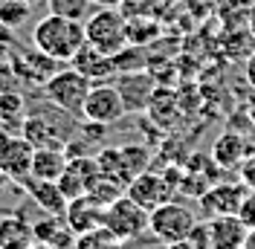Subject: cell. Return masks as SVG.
Returning a JSON list of instances; mask_svg holds the SVG:
<instances>
[{"instance_id":"cell-44","label":"cell","mask_w":255,"mask_h":249,"mask_svg":"<svg viewBox=\"0 0 255 249\" xmlns=\"http://www.w3.org/2000/svg\"><path fill=\"white\" fill-rule=\"evenodd\" d=\"M32 249H55V247H49V244H41V241H35V247Z\"/></svg>"},{"instance_id":"cell-31","label":"cell","mask_w":255,"mask_h":249,"mask_svg":"<svg viewBox=\"0 0 255 249\" xmlns=\"http://www.w3.org/2000/svg\"><path fill=\"white\" fill-rule=\"evenodd\" d=\"M128 35H130V44H145V41H151V35H157L154 15H130L128 17Z\"/></svg>"},{"instance_id":"cell-18","label":"cell","mask_w":255,"mask_h":249,"mask_svg":"<svg viewBox=\"0 0 255 249\" xmlns=\"http://www.w3.org/2000/svg\"><path fill=\"white\" fill-rule=\"evenodd\" d=\"M35 241L49 244L55 249H73L76 247V232L70 229V223L64 215H47L44 220H35Z\"/></svg>"},{"instance_id":"cell-12","label":"cell","mask_w":255,"mask_h":249,"mask_svg":"<svg viewBox=\"0 0 255 249\" xmlns=\"http://www.w3.org/2000/svg\"><path fill=\"white\" fill-rule=\"evenodd\" d=\"M70 67H76L79 73L90 78L93 84H102V81H113L116 78V67H113V58L105 55L102 49H96L93 44H81V49L70 58Z\"/></svg>"},{"instance_id":"cell-10","label":"cell","mask_w":255,"mask_h":249,"mask_svg":"<svg viewBox=\"0 0 255 249\" xmlns=\"http://www.w3.org/2000/svg\"><path fill=\"white\" fill-rule=\"evenodd\" d=\"M9 61H12V67H15L17 78L23 81V84H32V87H44V81H47L58 67H61V61H55V58H49V55H44V52H38V49H12L9 52Z\"/></svg>"},{"instance_id":"cell-42","label":"cell","mask_w":255,"mask_h":249,"mask_svg":"<svg viewBox=\"0 0 255 249\" xmlns=\"http://www.w3.org/2000/svg\"><path fill=\"white\" fill-rule=\"evenodd\" d=\"M250 124H253V127H255V102H253V105H250Z\"/></svg>"},{"instance_id":"cell-45","label":"cell","mask_w":255,"mask_h":249,"mask_svg":"<svg viewBox=\"0 0 255 249\" xmlns=\"http://www.w3.org/2000/svg\"><path fill=\"white\" fill-rule=\"evenodd\" d=\"M171 3H183V0H159V6H171Z\"/></svg>"},{"instance_id":"cell-32","label":"cell","mask_w":255,"mask_h":249,"mask_svg":"<svg viewBox=\"0 0 255 249\" xmlns=\"http://www.w3.org/2000/svg\"><path fill=\"white\" fill-rule=\"evenodd\" d=\"M183 6H186V12L191 17H200V20H206L218 12V6H221V0H183Z\"/></svg>"},{"instance_id":"cell-1","label":"cell","mask_w":255,"mask_h":249,"mask_svg":"<svg viewBox=\"0 0 255 249\" xmlns=\"http://www.w3.org/2000/svg\"><path fill=\"white\" fill-rule=\"evenodd\" d=\"M84 41H87L84 20H76V17H64L49 12L47 17H41L32 26V47L61 64L64 61L70 64V58L81 49Z\"/></svg>"},{"instance_id":"cell-35","label":"cell","mask_w":255,"mask_h":249,"mask_svg":"<svg viewBox=\"0 0 255 249\" xmlns=\"http://www.w3.org/2000/svg\"><path fill=\"white\" fill-rule=\"evenodd\" d=\"M238 218L247 223V229H255V191H253V188H250V191H247V197L241 200Z\"/></svg>"},{"instance_id":"cell-27","label":"cell","mask_w":255,"mask_h":249,"mask_svg":"<svg viewBox=\"0 0 255 249\" xmlns=\"http://www.w3.org/2000/svg\"><path fill=\"white\" fill-rule=\"evenodd\" d=\"M73 249H122V241L108 226H99V229L76 235V247Z\"/></svg>"},{"instance_id":"cell-4","label":"cell","mask_w":255,"mask_h":249,"mask_svg":"<svg viewBox=\"0 0 255 249\" xmlns=\"http://www.w3.org/2000/svg\"><path fill=\"white\" fill-rule=\"evenodd\" d=\"M177 191H183V177H180V174L174 177V171H154V168L136 174L125 188L128 197L136 200L142 209H148V212H154L162 203L174 200Z\"/></svg>"},{"instance_id":"cell-5","label":"cell","mask_w":255,"mask_h":249,"mask_svg":"<svg viewBox=\"0 0 255 249\" xmlns=\"http://www.w3.org/2000/svg\"><path fill=\"white\" fill-rule=\"evenodd\" d=\"M194 226H197V215L191 212L189 206H183V203H177V200H168L151 212L148 232L154 235L159 244L168 247V244H177V241H186Z\"/></svg>"},{"instance_id":"cell-41","label":"cell","mask_w":255,"mask_h":249,"mask_svg":"<svg viewBox=\"0 0 255 249\" xmlns=\"http://www.w3.org/2000/svg\"><path fill=\"white\" fill-rule=\"evenodd\" d=\"M9 183H12V180H9V177H6V174H3V168H0V194H3V191H6V186H9Z\"/></svg>"},{"instance_id":"cell-23","label":"cell","mask_w":255,"mask_h":249,"mask_svg":"<svg viewBox=\"0 0 255 249\" xmlns=\"http://www.w3.org/2000/svg\"><path fill=\"white\" fill-rule=\"evenodd\" d=\"M253 0H221L215 17L221 20L223 29H244L250 26V15H253Z\"/></svg>"},{"instance_id":"cell-22","label":"cell","mask_w":255,"mask_h":249,"mask_svg":"<svg viewBox=\"0 0 255 249\" xmlns=\"http://www.w3.org/2000/svg\"><path fill=\"white\" fill-rule=\"evenodd\" d=\"M221 38H223L221 41L223 58H229V61H247L255 52V35L250 32V26H244V29H223Z\"/></svg>"},{"instance_id":"cell-26","label":"cell","mask_w":255,"mask_h":249,"mask_svg":"<svg viewBox=\"0 0 255 249\" xmlns=\"http://www.w3.org/2000/svg\"><path fill=\"white\" fill-rule=\"evenodd\" d=\"M148 52L142 49V44H128L125 49H119L113 55V67H116V76L119 73H136V70H148Z\"/></svg>"},{"instance_id":"cell-20","label":"cell","mask_w":255,"mask_h":249,"mask_svg":"<svg viewBox=\"0 0 255 249\" xmlns=\"http://www.w3.org/2000/svg\"><path fill=\"white\" fill-rule=\"evenodd\" d=\"M35 247V226L23 215L0 218V249H32Z\"/></svg>"},{"instance_id":"cell-25","label":"cell","mask_w":255,"mask_h":249,"mask_svg":"<svg viewBox=\"0 0 255 249\" xmlns=\"http://www.w3.org/2000/svg\"><path fill=\"white\" fill-rule=\"evenodd\" d=\"M119 159H122V177H125V188L128 183L151 168V148L145 145H122L119 148Z\"/></svg>"},{"instance_id":"cell-38","label":"cell","mask_w":255,"mask_h":249,"mask_svg":"<svg viewBox=\"0 0 255 249\" xmlns=\"http://www.w3.org/2000/svg\"><path fill=\"white\" fill-rule=\"evenodd\" d=\"M93 6H99V9H102V6H113V9H119L122 0H93Z\"/></svg>"},{"instance_id":"cell-46","label":"cell","mask_w":255,"mask_h":249,"mask_svg":"<svg viewBox=\"0 0 255 249\" xmlns=\"http://www.w3.org/2000/svg\"><path fill=\"white\" fill-rule=\"evenodd\" d=\"M26 3H38V0H26Z\"/></svg>"},{"instance_id":"cell-6","label":"cell","mask_w":255,"mask_h":249,"mask_svg":"<svg viewBox=\"0 0 255 249\" xmlns=\"http://www.w3.org/2000/svg\"><path fill=\"white\" fill-rule=\"evenodd\" d=\"M148 223H151V212L142 209L136 200H130L128 194H122L119 200H113L105 209V226L111 229L122 244L130 241H139L148 232Z\"/></svg>"},{"instance_id":"cell-2","label":"cell","mask_w":255,"mask_h":249,"mask_svg":"<svg viewBox=\"0 0 255 249\" xmlns=\"http://www.w3.org/2000/svg\"><path fill=\"white\" fill-rule=\"evenodd\" d=\"M93 81L79 73L76 67H58L52 76L44 81V96L55 110H61L67 116H84V102L90 93Z\"/></svg>"},{"instance_id":"cell-9","label":"cell","mask_w":255,"mask_h":249,"mask_svg":"<svg viewBox=\"0 0 255 249\" xmlns=\"http://www.w3.org/2000/svg\"><path fill=\"white\" fill-rule=\"evenodd\" d=\"M113 84H116V90L122 93V102H125L128 113H145L151 96H154V90L159 87L154 73H148V70L119 73V76L113 78Z\"/></svg>"},{"instance_id":"cell-19","label":"cell","mask_w":255,"mask_h":249,"mask_svg":"<svg viewBox=\"0 0 255 249\" xmlns=\"http://www.w3.org/2000/svg\"><path fill=\"white\" fill-rule=\"evenodd\" d=\"M247 154H250V145H247V139L238 130H223L215 139V148H212V159L221 168H241Z\"/></svg>"},{"instance_id":"cell-21","label":"cell","mask_w":255,"mask_h":249,"mask_svg":"<svg viewBox=\"0 0 255 249\" xmlns=\"http://www.w3.org/2000/svg\"><path fill=\"white\" fill-rule=\"evenodd\" d=\"M67 151L64 148H35V159H32V177L41 180H58L67 168Z\"/></svg>"},{"instance_id":"cell-40","label":"cell","mask_w":255,"mask_h":249,"mask_svg":"<svg viewBox=\"0 0 255 249\" xmlns=\"http://www.w3.org/2000/svg\"><path fill=\"white\" fill-rule=\"evenodd\" d=\"M168 249H197V247H191L189 241H177V244H168Z\"/></svg>"},{"instance_id":"cell-28","label":"cell","mask_w":255,"mask_h":249,"mask_svg":"<svg viewBox=\"0 0 255 249\" xmlns=\"http://www.w3.org/2000/svg\"><path fill=\"white\" fill-rule=\"evenodd\" d=\"M87 194H90L99 206H105V209H108L113 200H119V197L125 194V186H122V183H116V180H111V177H105V174H99L93 183H90Z\"/></svg>"},{"instance_id":"cell-43","label":"cell","mask_w":255,"mask_h":249,"mask_svg":"<svg viewBox=\"0 0 255 249\" xmlns=\"http://www.w3.org/2000/svg\"><path fill=\"white\" fill-rule=\"evenodd\" d=\"M250 32L255 35V6H253V15H250Z\"/></svg>"},{"instance_id":"cell-17","label":"cell","mask_w":255,"mask_h":249,"mask_svg":"<svg viewBox=\"0 0 255 249\" xmlns=\"http://www.w3.org/2000/svg\"><path fill=\"white\" fill-rule=\"evenodd\" d=\"M148 119L157 124L159 130H168V127H174L180 122V99H177L174 90H168V87H157L154 96H151V102H148Z\"/></svg>"},{"instance_id":"cell-7","label":"cell","mask_w":255,"mask_h":249,"mask_svg":"<svg viewBox=\"0 0 255 249\" xmlns=\"http://www.w3.org/2000/svg\"><path fill=\"white\" fill-rule=\"evenodd\" d=\"M32 159H35V145L23 133L15 130H0V168L12 183H23L32 174Z\"/></svg>"},{"instance_id":"cell-11","label":"cell","mask_w":255,"mask_h":249,"mask_svg":"<svg viewBox=\"0 0 255 249\" xmlns=\"http://www.w3.org/2000/svg\"><path fill=\"white\" fill-rule=\"evenodd\" d=\"M20 188L26 191V197H29L44 215H64L67 212V197H64V191L58 188V180H41V177H26Z\"/></svg>"},{"instance_id":"cell-29","label":"cell","mask_w":255,"mask_h":249,"mask_svg":"<svg viewBox=\"0 0 255 249\" xmlns=\"http://www.w3.org/2000/svg\"><path fill=\"white\" fill-rule=\"evenodd\" d=\"M29 9L32 3H26V0H0V26H6V29L20 26L29 17Z\"/></svg>"},{"instance_id":"cell-8","label":"cell","mask_w":255,"mask_h":249,"mask_svg":"<svg viewBox=\"0 0 255 249\" xmlns=\"http://www.w3.org/2000/svg\"><path fill=\"white\" fill-rule=\"evenodd\" d=\"M128 113L125 102H122V93L116 90L113 81H102V84H93L90 93H87V102H84V116L87 122H99V124H116L122 116Z\"/></svg>"},{"instance_id":"cell-33","label":"cell","mask_w":255,"mask_h":249,"mask_svg":"<svg viewBox=\"0 0 255 249\" xmlns=\"http://www.w3.org/2000/svg\"><path fill=\"white\" fill-rule=\"evenodd\" d=\"M157 6H159V0H122L119 9L130 17V15H154Z\"/></svg>"},{"instance_id":"cell-16","label":"cell","mask_w":255,"mask_h":249,"mask_svg":"<svg viewBox=\"0 0 255 249\" xmlns=\"http://www.w3.org/2000/svg\"><path fill=\"white\" fill-rule=\"evenodd\" d=\"M20 133L35 145V148H67L70 136H64L58 130V124L52 122L49 116H26L20 124Z\"/></svg>"},{"instance_id":"cell-15","label":"cell","mask_w":255,"mask_h":249,"mask_svg":"<svg viewBox=\"0 0 255 249\" xmlns=\"http://www.w3.org/2000/svg\"><path fill=\"white\" fill-rule=\"evenodd\" d=\"M64 218H67L70 229L76 235L90 232V229L105 226V206H99L90 194H81V197H73V200L67 203Z\"/></svg>"},{"instance_id":"cell-30","label":"cell","mask_w":255,"mask_h":249,"mask_svg":"<svg viewBox=\"0 0 255 249\" xmlns=\"http://www.w3.org/2000/svg\"><path fill=\"white\" fill-rule=\"evenodd\" d=\"M90 6H93V0H47V9L52 15L76 17V20H84L90 15Z\"/></svg>"},{"instance_id":"cell-34","label":"cell","mask_w":255,"mask_h":249,"mask_svg":"<svg viewBox=\"0 0 255 249\" xmlns=\"http://www.w3.org/2000/svg\"><path fill=\"white\" fill-rule=\"evenodd\" d=\"M17 84H20V78H17L12 61H9V58H0V93H9V90H15Z\"/></svg>"},{"instance_id":"cell-13","label":"cell","mask_w":255,"mask_h":249,"mask_svg":"<svg viewBox=\"0 0 255 249\" xmlns=\"http://www.w3.org/2000/svg\"><path fill=\"white\" fill-rule=\"evenodd\" d=\"M250 188L244 183H218L209 191H203V209H206L209 218H218V215H238L241 200L247 197Z\"/></svg>"},{"instance_id":"cell-14","label":"cell","mask_w":255,"mask_h":249,"mask_svg":"<svg viewBox=\"0 0 255 249\" xmlns=\"http://www.w3.org/2000/svg\"><path fill=\"white\" fill-rule=\"evenodd\" d=\"M247 223L238 215H218L209 218V238H212V249H244L247 241Z\"/></svg>"},{"instance_id":"cell-37","label":"cell","mask_w":255,"mask_h":249,"mask_svg":"<svg viewBox=\"0 0 255 249\" xmlns=\"http://www.w3.org/2000/svg\"><path fill=\"white\" fill-rule=\"evenodd\" d=\"M247 81L253 84V90H255V52L247 58Z\"/></svg>"},{"instance_id":"cell-47","label":"cell","mask_w":255,"mask_h":249,"mask_svg":"<svg viewBox=\"0 0 255 249\" xmlns=\"http://www.w3.org/2000/svg\"><path fill=\"white\" fill-rule=\"evenodd\" d=\"M253 3H255V0H253Z\"/></svg>"},{"instance_id":"cell-3","label":"cell","mask_w":255,"mask_h":249,"mask_svg":"<svg viewBox=\"0 0 255 249\" xmlns=\"http://www.w3.org/2000/svg\"><path fill=\"white\" fill-rule=\"evenodd\" d=\"M84 29H87V44H93L96 49H102L111 58L130 44L128 15L122 9H113V6H102L99 12H93L84 20Z\"/></svg>"},{"instance_id":"cell-36","label":"cell","mask_w":255,"mask_h":249,"mask_svg":"<svg viewBox=\"0 0 255 249\" xmlns=\"http://www.w3.org/2000/svg\"><path fill=\"white\" fill-rule=\"evenodd\" d=\"M238 171H241V183L255 191V154H247V159L241 162Z\"/></svg>"},{"instance_id":"cell-24","label":"cell","mask_w":255,"mask_h":249,"mask_svg":"<svg viewBox=\"0 0 255 249\" xmlns=\"http://www.w3.org/2000/svg\"><path fill=\"white\" fill-rule=\"evenodd\" d=\"M26 119V102L17 90L0 93V130H20Z\"/></svg>"},{"instance_id":"cell-39","label":"cell","mask_w":255,"mask_h":249,"mask_svg":"<svg viewBox=\"0 0 255 249\" xmlns=\"http://www.w3.org/2000/svg\"><path fill=\"white\" fill-rule=\"evenodd\" d=\"M244 249H255V229H250L247 241H244Z\"/></svg>"}]
</instances>
